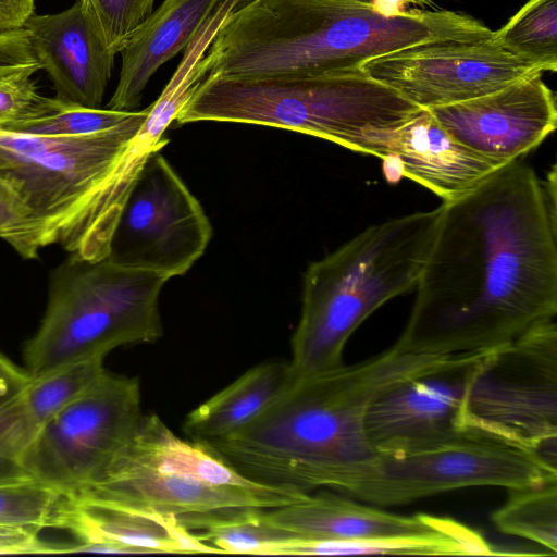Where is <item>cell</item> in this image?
<instances>
[{"label":"cell","instance_id":"cell-4","mask_svg":"<svg viewBox=\"0 0 557 557\" xmlns=\"http://www.w3.org/2000/svg\"><path fill=\"white\" fill-rule=\"evenodd\" d=\"M170 124L149 106L88 135L0 129V178L28 209L45 247L58 244L73 258L101 261L146 160L168 144Z\"/></svg>","mask_w":557,"mask_h":557},{"label":"cell","instance_id":"cell-8","mask_svg":"<svg viewBox=\"0 0 557 557\" xmlns=\"http://www.w3.org/2000/svg\"><path fill=\"white\" fill-rule=\"evenodd\" d=\"M165 276L115 263L70 257L51 276L48 305L24 345L25 369L39 377L104 360L113 349L163 335L159 296Z\"/></svg>","mask_w":557,"mask_h":557},{"label":"cell","instance_id":"cell-36","mask_svg":"<svg viewBox=\"0 0 557 557\" xmlns=\"http://www.w3.org/2000/svg\"><path fill=\"white\" fill-rule=\"evenodd\" d=\"M543 198L550 218L557 221L556 216V165L554 164L544 180H541Z\"/></svg>","mask_w":557,"mask_h":557},{"label":"cell","instance_id":"cell-20","mask_svg":"<svg viewBox=\"0 0 557 557\" xmlns=\"http://www.w3.org/2000/svg\"><path fill=\"white\" fill-rule=\"evenodd\" d=\"M222 0H163L120 50L121 71L107 109L135 111L161 65L185 49Z\"/></svg>","mask_w":557,"mask_h":557},{"label":"cell","instance_id":"cell-29","mask_svg":"<svg viewBox=\"0 0 557 557\" xmlns=\"http://www.w3.org/2000/svg\"><path fill=\"white\" fill-rule=\"evenodd\" d=\"M0 237L23 258H37L45 247L41 234L15 190L0 178Z\"/></svg>","mask_w":557,"mask_h":557},{"label":"cell","instance_id":"cell-6","mask_svg":"<svg viewBox=\"0 0 557 557\" xmlns=\"http://www.w3.org/2000/svg\"><path fill=\"white\" fill-rule=\"evenodd\" d=\"M438 219L440 207L389 219L309 264L290 342L294 376L343 366L345 345L359 325L386 301L416 288Z\"/></svg>","mask_w":557,"mask_h":557},{"label":"cell","instance_id":"cell-27","mask_svg":"<svg viewBox=\"0 0 557 557\" xmlns=\"http://www.w3.org/2000/svg\"><path fill=\"white\" fill-rule=\"evenodd\" d=\"M66 497L35 481L0 484V523L58 529Z\"/></svg>","mask_w":557,"mask_h":557},{"label":"cell","instance_id":"cell-2","mask_svg":"<svg viewBox=\"0 0 557 557\" xmlns=\"http://www.w3.org/2000/svg\"><path fill=\"white\" fill-rule=\"evenodd\" d=\"M493 30L449 10L386 16L363 0H244L221 23L202 79H261L359 67L408 47L476 41Z\"/></svg>","mask_w":557,"mask_h":557},{"label":"cell","instance_id":"cell-23","mask_svg":"<svg viewBox=\"0 0 557 557\" xmlns=\"http://www.w3.org/2000/svg\"><path fill=\"white\" fill-rule=\"evenodd\" d=\"M264 510L247 508L177 518L188 530H200L201 540L222 554L272 556L275 546L294 533L271 525L264 518Z\"/></svg>","mask_w":557,"mask_h":557},{"label":"cell","instance_id":"cell-21","mask_svg":"<svg viewBox=\"0 0 557 557\" xmlns=\"http://www.w3.org/2000/svg\"><path fill=\"white\" fill-rule=\"evenodd\" d=\"M104 371L103 360H91L34 377L0 408V484L24 481L22 460L46 422Z\"/></svg>","mask_w":557,"mask_h":557},{"label":"cell","instance_id":"cell-7","mask_svg":"<svg viewBox=\"0 0 557 557\" xmlns=\"http://www.w3.org/2000/svg\"><path fill=\"white\" fill-rule=\"evenodd\" d=\"M308 494L245 475L207 444L178 437L150 413L103 471L71 495L184 517L273 509Z\"/></svg>","mask_w":557,"mask_h":557},{"label":"cell","instance_id":"cell-10","mask_svg":"<svg viewBox=\"0 0 557 557\" xmlns=\"http://www.w3.org/2000/svg\"><path fill=\"white\" fill-rule=\"evenodd\" d=\"M557 480V471L516 447L462 436L433 447L374 454L335 472L325 487L374 506H395L473 486L507 490Z\"/></svg>","mask_w":557,"mask_h":557},{"label":"cell","instance_id":"cell-34","mask_svg":"<svg viewBox=\"0 0 557 557\" xmlns=\"http://www.w3.org/2000/svg\"><path fill=\"white\" fill-rule=\"evenodd\" d=\"M34 10L35 0H0V36L23 29Z\"/></svg>","mask_w":557,"mask_h":557},{"label":"cell","instance_id":"cell-26","mask_svg":"<svg viewBox=\"0 0 557 557\" xmlns=\"http://www.w3.org/2000/svg\"><path fill=\"white\" fill-rule=\"evenodd\" d=\"M134 112L90 109L42 96L34 115L1 124L0 129L35 136L88 135L113 128Z\"/></svg>","mask_w":557,"mask_h":557},{"label":"cell","instance_id":"cell-22","mask_svg":"<svg viewBox=\"0 0 557 557\" xmlns=\"http://www.w3.org/2000/svg\"><path fill=\"white\" fill-rule=\"evenodd\" d=\"M292 379L288 362L270 361L255 366L190 411L183 431L200 443L227 437L256 419Z\"/></svg>","mask_w":557,"mask_h":557},{"label":"cell","instance_id":"cell-15","mask_svg":"<svg viewBox=\"0 0 557 557\" xmlns=\"http://www.w3.org/2000/svg\"><path fill=\"white\" fill-rule=\"evenodd\" d=\"M541 77L428 110L460 144L503 165L536 148L556 128V97Z\"/></svg>","mask_w":557,"mask_h":557},{"label":"cell","instance_id":"cell-16","mask_svg":"<svg viewBox=\"0 0 557 557\" xmlns=\"http://www.w3.org/2000/svg\"><path fill=\"white\" fill-rule=\"evenodd\" d=\"M34 57L55 89V98L98 109L115 53L82 0L59 13L33 14L24 25Z\"/></svg>","mask_w":557,"mask_h":557},{"label":"cell","instance_id":"cell-13","mask_svg":"<svg viewBox=\"0 0 557 557\" xmlns=\"http://www.w3.org/2000/svg\"><path fill=\"white\" fill-rule=\"evenodd\" d=\"M359 69L422 109L481 97L545 72L491 37L417 45L370 58Z\"/></svg>","mask_w":557,"mask_h":557},{"label":"cell","instance_id":"cell-3","mask_svg":"<svg viewBox=\"0 0 557 557\" xmlns=\"http://www.w3.org/2000/svg\"><path fill=\"white\" fill-rule=\"evenodd\" d=\"M442 357L407 354L393 345L350 366L293 375L245 428L205 444L256 481L308 493L325 487L335 472L375 454L364 431L373 399Z\"/></svg>","mask_w":557,"mask_h":557},{"label":"cell","instance_id":"cell-9","mask_svg":"<svg viewBox=\"0 0 557 557\" xmlns=\"http://www.w3.org/2000/svg\"><path fill=\"white\" fill-rule=\"evenodd\" d=\"M466 435L509 445L557 471V325L542 322L487 349L468 384Z\"/></svg>","mask_w":557,"mask_h":557},{"label":"cell","instance_id":"cell-18","mask_svg":"<svg viewBox=\"0 0 557 557\" xmlns=\"http://www.w3.org/2000/svg\"><path fill=\"white\" fill-rule=\"evenodd\" d=\"M58 529L69 530L81 542L121 547L125 554H222L175 516L70 494Z\"/></svg>","mask_w":557,"mask_h":557},{"label":"cell","instance_id":"cell-30","mask_svg":"<svg viewBox=\"0 0 557 557\" xmlns=\"http://www.w3.org/2000/svg\"><path fill=\"white\" fill-rule=\"evenodd\" d=\"M40 66H28L0 74V125L32 116L42 96L32 76Z\"/></svg>","mask_w":557,"mask_h":557},{"label":"cell","instance_id":"cell-37","mask_svg":"<svg viewBox=\"0 0 557 557\" xmlns=\"http://www.w3.org/2000/svg\"><path fill=\"white\" fill-rule=\"evenodd\" d=\"M3 74V73H2Z\"/></svg>","mask_w":557,"mask_h":557},{"label":"cell","instance_id":"cell-5","mask_svg":"<svg viewBox=\"0 0 557 557\" xmlns=\"http://www.w3.org/2000/svg\"><path fill=\"white\" fill-rule=\"evenodd\" d=\"M421 110L356 67L261 79H201L174 122L277 127L384 159L391 133Z\"/></svg>","mask_w":557,"mask_h":557},{"label":"cell","instance_id":"cell-24","mask_svg":"<svg viewBox=\"0 0 557 557\" xmlns=\"http://www.w3.org/2000/svg\"><path fill=\"white\" fill-rule=\"evenodd\" d=\"M491 520L499 532L532 541L556 556L557 480L508 490Z\"/></svg>","mask_w":557,"mask_h":557},{"label":"cell","instance_id":"cell-19","mask_svg":"<svg viewBox=\"0 0 557 557\" xmlns=\"http://www.w3.org/2000/svg\"><path fill=\"white\" fill-rule=\"evenodd\" d=\"M387 154L397 160L403 176L443 201L465 195L502 166L460 144L428 109L391 133Z\"/></svg>","mask_w":557,"mask_h":557},{"label":"cell","instance_id":"cell-32","mask_svg":"<svg viewBox=\"0 0 557 557\" xmlns=\"http://www.w3.org/2000/svg\"><path fill=\"white\" fill-rule=\"evenodd\" d=\"M38 65L25 29L0 36V74Z\"/></svg>","mask_w":557,"mask_h":557},{"label":"cell","instance_id":"cell-17","mask_svg":"<svg viewBox=\"0 0 557 557\" xmlns=\"http://www.w3.org/2000/svg\"><path fill=\"white\" fill-rule=\"evenodd\" d=\"M264 518L277 529L319 540L318 555H352L361 542L430 532L453 520L428 513L401 516L331 493H309L295 504L265 509Z\"/></svg>","mask_w":557,"mask_h":557},{"label":"cell","instance_id":"cell-35","mask_svg":"<svg viewBox=\"0 0 557 557\" xmlns=\"http://www.w3.org/2000/svg\"><path fill=\"white\" fill-rule=\"evenodd\" d=\"M377 12L386 16H396L407 12V5H425L432 0H363Z\"/></svg>","mask_w":557,"mask_h":557},{"label":"cell","instance_id":"cell-28","mask_svg":"<svg viewBox=\"0 0 557 557\" xmlns=\"http://www.w3.org/2000/svg\"><path fill=\"white\" fill-rule=\"evenodd\" d=\"M82 2L115 54L152 13L154 4V0H82Z\"/></svg>","mask_w":557,"mask_h":557},{"label":"cell","instance_id":"cell-14","mask_svg":"<svg viewBox=\"0 0 557 557\" xmlns=\"http://www.w3.org/2000/svg\"><path fill=\"white\" fill-rule=\"evenodd\" d=\"M486 350L445 356L382 391L369 406L364 421L372 450H420L466 436L460 424L462 404Z\"/></svg>","mask_w":557,"mask_h":557},{"label":"cell","instance_id":"cell-33","mask_svg":"<svg viewBox=\"0 0 557 557\" xmlns=\"http://www.w3.org/2000/svg\"><path fill=\"white\" fill-rule=\"evenodd\" d=\"M33 379L25 368L0 352V408L17 396Z\"/></svg>","mask_w":557,"mask_h":557},{"label":"cell","instance_id":"cell-1","mask_svg":"<svg viewBox=\"0 0 557 557\" xmlns=\"http://www.w3.org/2000/svg\"><path fill=\"white\" fill-rule=\"evenodd\" d=\"M556 231L541 180L520 159L443 201L410 315L394 345L430 356L486 350L555 319Z\"/></svg>","mask_w":557,"mask_h":557},{"label":"cell","instance_id":"cell-11","mask_svg":"<svg viewBox=\"0 0 557 557\" xmlns=\"http://www.w3.org/2000/svg\"><path fill=\"white\" fill-rule=\"evenodd\" d=\"M141 416L138 377L106 370L46 422L22 460V479L76 494L103 471Z\"/></svg>","mask_w":557,"mask_h":557},{"label":"cell","instance_id":"cell-25","mask_svg":"<svg viewBox=\"0 0 557 557\" xmlns=\"http://www.w3.org/2000/svg\"><path fill=\"white\" fill-rule=\"evenodd\" d=\"M491 39L545 72H556L557 0H529Z\"/></svg>","mask_w":557,"mask_h":557},{"label":"cell","instance_id":"cell-12","mask_svg":"<svg viewBox=\"0 0 557 557\" xmlns=\"http://www.w3.org/2000/svg\"><path fill=\"white\" fill-rule=\"evenodd\" d=\"M211 236L200 202L157 151L146 160L126 199L107 258L170 280L194 265Z\"/></svg>","mask_w":557,"mask_h":557},{"label":"cell","instance_id":"cell-31","mask_svg":"<svg viewBox=\"0 0 557 557\" xmlns=\"http://www.w3.org/2000/svg\"><path fill=\"white\" fill-rule=\"evenodd\" d=\"M41 529L29 525L0 523V554H57L65 545L50 544L40 539Z\"/></svg>","mask_w":557,"mask_h":557}]
</instances>
